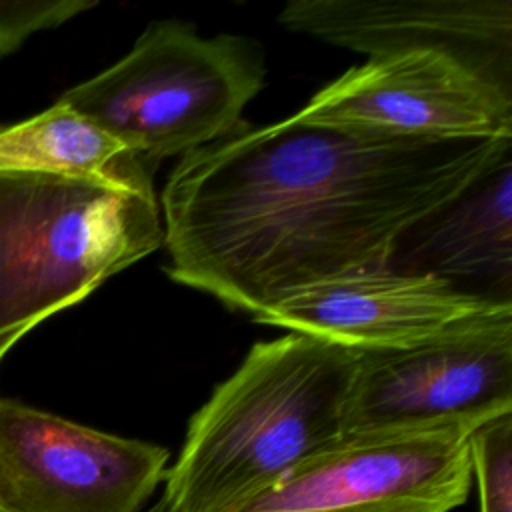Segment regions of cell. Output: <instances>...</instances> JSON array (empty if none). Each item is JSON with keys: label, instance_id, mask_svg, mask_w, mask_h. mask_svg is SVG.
<instances>
[{"label": "cell", "instance_id": "7", "mask_svg": "<svg viewBox=\"0 0 512 512\" xmlns=\"http://www.w3.org/2000/svg\"><path fill=\"white\" fill-rule=\"evenodd\" d=\"M512 412V320L434 342L358 350L342 434L484 424Z\"/></svg>", "mask_w": 512, "mask_h": 512}, {"label": "cell", "instance_id": "14", "mask_svg": "<svg viewBox=\"0 0 512 512\" xmlns=\"http://www.w3.org/2000/svg\"><path fill=\"white\" fill-rule=\"evenodd\" d=\"M94 6V0H0V56L18 50L32 34L60 26Z\"/></svg>", "mask_w": 512, "mask_h": 512}, {"label": "cell", "instance_id": "6", "mask_svg": "<svg viewBox=\"0 0 512 512\" xmlns=\"http://www.w3.org/2000/svg\"><path fill=\"white\" fill-rule=\"evenodd\" d=\"M168 458L164 446L0 398L4 512H140Z\"/></svg>", "mask_w": 512, "mask_h": 512}, {"label": "cell", "instance_id": "12", "mask_svg": "<svg viewBox=\"0 0 512 512\" xmlns=\"http://www.w3.org/2000/svg\"><path fill=\"white\" fill-rule=\"evenodd\" d=\"M122 154L118 140L60 102L0 128V172L106 178Z\"/></svg>", "mask_w": 512, "mask_h": 512}, {"label": "cell", "instance_id": "15", "mask_svg": "<svg viewBox=\"0 0 512 512\" xmlns=\"http://www.w3.org/2000/svg\"><path fill=\"white\" fill-rule=\"evenodd\" d=\"M0 512H4V510H2V506H0Z\"/></svg>", "mask_w": 512, "mask_h": 512}, {"label": "cell", "instance_id": "13", "mask_svg": "<svg viewBox=\"0 0 512 512\" xmlns=\"http://www.w3.org/2000/svg\"><path fill=\"white\" fill-rule=\"evenodd\" d=\"M470 460L480 512H512V412L472 432Z\"/></svg>", "mask_w": 512, "mask_h": 512}, {"label": "cell", "instance_id": "1", "mask_svg": "<svg viewBox=\"0 0 512 512\" xmlns=\"http://www.w3.org/2000/svg\"><path fill=\"white\" fill-rule=\"evenodd\" d=\"M512 138L432 140L238 124L162 190L166 272L252 314L312 284L388 268L400 238L510 158Z\"/></svg>", "mask_w": 512, "mask_h": 512}, {"label": "cell", "instance_id": "11", "mask_svg": "<svg viewBox=\"0 0 512 512\" xmlns=\"http://www.w3.org/2000/svg\"><path fill=\"white\" fill-rule=\"evenodd\" d=\"M510 256L512 158L406 232L388 268L430 274L452 284L460 276L502 278L510 286Z\"/></svg>", "mask_w": 512, "mask_h": 512}, {"label": "cell", "instance_id": "5", "mask_svg": "<svg viewBox=\"0 0 512 512\" xmlns=\"http://www.w3.org/2000/svg\"><path fill=\"white\" fill-rule=\"evenodd\" d=\"M478 426L342 434L236 512H450L472 488L470 436Z\"/></svg>", "mask_w": 512, "mask_h": 512}, {"label": "cell", "instance_id": "3", "mask_svg": "<svg viewBox=\"0 0 512 512\" xmlns=\"http://www.w3.org/2000/svg\"><path fill=\"white\" fill-rule=\"evenodd\" d=\"M148 166L106 178L0 172V360L34 326L164 246Z\"/></svg>", "mask_w": 512, "mask_h": 512}, {"label": "cell", "instance_id": "2", "mask_svg": "<svg viewBox=\"0 0 512 512\" xmlns=\"http://www.w3.org/2000/svg\"><path fill=\"white\" fill-rule=\"evenodd\" d=\"M358 350L290 332L250 348L190 418L164 512H236L342 436Z\"/></svg>", "mask_w": 512, "mask_h": 512}, {"label": "cell", "instance_id": "8", "mask_svg": "<svg viewBox=\"0 0 512 512\" xmlns=\"http://www.w3.org/2000/svg\"><path fill=\"white\" fill-rule=\"evenodd\" d=\"M292 116L402 138H512V96L432 50L370 58L318 90Z\"/></svg>", "mask_w": 512, "mask_h": 512}, {"label": "cell", "instance_id": "4", "mask_svg": "<svg viewBox=\"0 0 512 512\" xmlns=\"http://www.w3.org/2000/svg\"><path fill=\"white\" fill-rule=\"evenodd\" d=\"M260 48L236 34L202 38L176 20L152 22L126 56L66 90L58 102L154 168L242 124L264 86Z\"/></svg>", "mask_w": 512, "mask_h": 512}, {"label": "cell", "instance_id": "9", "mask_svg": "<svg viewBox=\"0 0 512 512\" xmlns=\"http://www.w3.org/2000/svg\"><path fill=\"white\" fill-rule=\"evenodd\" d=\"M254 320L356 350H388L512 320V300L430 274L380 268L302 288Z\"/></svg>", "mask_w": 512, "mask_h": 512}, {"label": "cell", "instance_id": "10", "mask_svg": "<svg viewBox=\"0 0 512 512\" xmlns=\"http://www.w3.org/2000/svg\"><path fill=\"white\" fill-rule=\"evenodd\" d=\"M278 22L370 58L442 52L512 96L510 0H292Z\"/></svg>", "mask_w": 512, "mask_h": 512}]
</instances>
